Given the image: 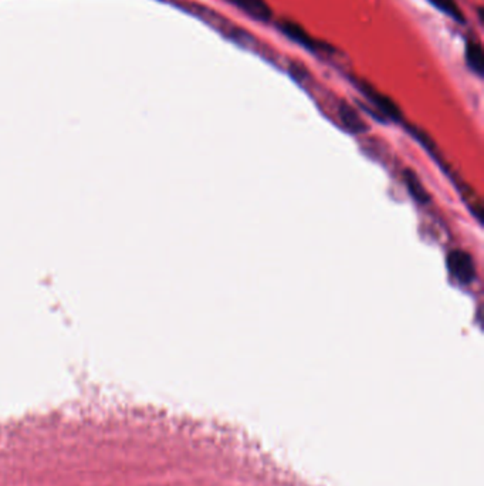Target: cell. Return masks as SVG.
<instances>
[{"mask_svg": "<svg viewBox=\"0 0 484 486\" xmlns=\"http://www.w3.org/2000/svg\"><path fill=\"white\" fill-rule=\"evenodd\" d=\"M448 266L451 273L460 281V283H470L474 277V266L471 258L462 252L455 251L448 258Z\"/></svg>", "mask_w": 484, "mask_h": 486, "instance_id": "1", "label": "cell"}, {"mask_svg": "<svg viewBox=\"0 0 484 486\" xmlns=\"http://www.w3.org/2000/svg\"><path fill=\"white\" fill-rule=\"evenodd\" d=\"M278 29L283 31L289 38H292L293 42L298 43L300 46L308 49V50H317L319 47V45H317L315 40L312 37H310V34L297 23L290 22V20H285L278 24Z\"/></svg>", "mask_w": 484, "mask_h": 486, "instance_id": "2", "label": "cell"}, {"mask_svg": "<svg viewBox=\"0 0 484 486\" xmlns=\"http://www.w3.org/2000/svg\"><path fill=\"white\" fill-rule=\"evenodd\" d=\"M358 87L361 89V91L364 93L370 101H372L374 105H377L385 115H388L392 119H399L400 112L398 110V107L395 105V103L392 100H389L388 97H385L384 94L375 91V89H372L370 84L367 83H359Z\"/></svg>", "mask_w": 484, "mask_h": 486, "instance_id": "3", "label": "cell"}, {"mask_svg": "<svg viewBox=\"0 0 484 486\" xmlns=\"http://www.w3.org/2000/svg\"><path fill=\"white\" fill-rule=\"evenodd\" d=\"M227 2L256 20L269 22L271 19V10L264 0H227Z\"/></svg>", "mask_w": 484, "mask_h": 486, "instance_id": "4", "label": "cell"}, {"mask_svg": "<svg viewBox=\"0 0 484 486\" xmlns=\"http://www.w3.org/2000/svg\"><path fill=\"white\" fill-rule=\"evenodd\" d=\"M340 117H341V121H342V124L345 126V128L349 130L351 133H362V131L367 130L365 123L359 118L356 111L345 103H341V105H340Z\"/></svg>", "mask_w": 484, "mask_h": 486, "instance_id": "5", "label": "cell"}, {"mask_svg": "<svg viewBox=\"0 0 484 486\" xmlns=\"http://www.w3.org/2000/svg\"><path fill=\"white\" fill-rule=\"evenodd\" d=\"M466 61L473 73L483 77L484 73V52L480 43L469 42L466 46Z\"/></svg>", "mask_w": 484, "mask_h": 486, "instance_id": "6", "label": "cell"}, {"mask_svg": "<svg viewBox=\"0 0 484 486\" xmlns=\"http://www.w3.org/2000/svg\"><path fill=\"white\" fill-rule=\"evenodd\" d=\"M429 2L436 8L439 9L440 12H443L445 15L453 17L455 20H457L459 23H463V15H462V10L460 8L457 6V3L455 2V0H429Z\"/></svg>", "mask_w": 484, "mask_h": 486, "instance_id": "7", "label": "cell"}, {"mask_svg": "<svg viewBox=\"0 0 484 486\" xmlns=\"http://www.w3.org/2000/svg\"><path fill=\"white\" fill-rule=\"evenodd\" d=\"M407 182H408L409 191L412 192L415 199H418L419 202H425L426 200V192L422 188V185L419 184V181L414 177V174H408L407 175Z\"/></svg>", "mask_w": 484, "mask_h": 486, "instance_id": "8", "label": "cell"}]
</instances>
